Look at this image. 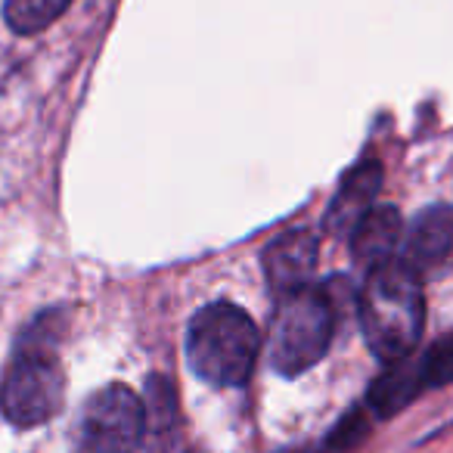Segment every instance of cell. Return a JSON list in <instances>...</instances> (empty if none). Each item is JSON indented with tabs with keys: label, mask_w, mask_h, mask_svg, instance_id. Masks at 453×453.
<instances>
[{
	"label": "cell",
	"mask_w": 453,
	"mask_h": 453,
	"mask_svg": "<svg viewBox=\"0 0 453 453\" xmlns=\"http://www.w3.org/2000/svg\"><path fill=\"white\" fill-rule=\"evenodd\" d=\"M410 364H413L416 382H419L422 395L434 388H444L453 382V333L441 335L438 342L426 348L422 354H410Z\"/></svg>",
	"instance_id": "obj_12"
},
{
	"label": "cell",
	"mask_w": 453,
	"mask_h": 453,
	"mask_svg": "<svg viewBox=\"0 0 453 453\" xmlns=\"http://www.w3.org/2000/svg\"><path fill=\"white\" fill-rule=\"evenodd\" d=\"M72 0H7L4 19L16 35H38L69 10Z\"/></svg>",
	"instance_id": "obj_11"
},
{
	"label": "cell",
	"mask_w": 453,
	"mask_h": 453,
	"mask_svg": "<svg viewBox=\"0 0 453 453\" xmlns=\"http://www.w3.org/2000/svg\"><path fill=\"white\" fill-rule=\"evenodd\" d=\"M59 317L44 314L28 326L7 364L0 382V413L10 426L35 428L50 422L63 410L65 376L57 357Z\"/></svg>",
	"instance_id": "obj_2"
},
{
	"label": "cell",
	"mask_w": 453,
	"mask_h": 453,
	"mask_svg": "<svg viewBox=\"0 0 453 453\" xmlns=\"http://www.w3.org/2000/svg\"><path fill=\"white\" fill-rule=\"evenodd\" d=\"M372 410L366 407H354L351 413L345 416V419H339V426L329 432L326 444H323V453H351L354 447H360L366 441V434H370L372 428Z\"/></svg>",
	"instance_id": "obj_13"
},
{
	"label": "cell",
	"mask_w": 453,
	"mask_h": 453,
	"mask_svg": "<svg viewBox=\"0 0 453 453\" xmlns=\"http://www.w3.org/2000/svg\"><path fill=\"white\" fill-rule=\"evenodd\" d=\"M146 441H150L152 453H165L177 441V391L165 376H152L146 382Z\"/></svg>",
	"instance_id": "obj_10"
},
{
	"label": "cell",
	"mask_w": 453,
	"mask_h": 453,
	"mask_svg": "<svg viewBox=\"0 0 453 453\" xmlns=\"http://www.w3.org/2000/svg\"><path fill=\"white\" fill-rule=\"evenodd\" d=\"M382 165L379 158H364L357 162L339 183V193L333 196L326 211V230L342 240H351L354 226L376 208V196L382 189Z\"/></svg>",
	"instance_id": "obj_7"
},
{
	"label": "cell",
	"mask_w": 453,
	"mask_h": 453,
	"mask_svg": "<svg viewBox=\"0 0 453 453\" xmlns=\"http://www.w3.org/2000/svg\"><path fill=\"white\" fill-rule=\"evenodd\" d=\"M403 236V220L395 205H376L351 234V255L360 267L372 271V267L385 265L395 258L397 246Z\"/></svg>",
	"instance_id": "obj_9"
},
{
	"label": "cell",
	"mask_w": 453,
	"mask_h": 453,
	"mask_svg": "<svg viewBox=\"0 0 453 453\" xmlns=\"http://www.w3.org/2000/svg\"><path fill=\"white\" fill-rule=\"evenodd\" d=\"M357 317L370 351L385 366L410 357L426 326V296L422 277L391 258L366 271V283L357 296Z\"/></svg>",
	"instance_id": "obj_1"
},
{
	"label": "cell",
	"mask_w": 453,
	"mask_h": 453,
	"mask_svg": "<svg viewBox=\"0 0 453 453\" xmlns=\"http://www.w3.org/2000/svg\"><path fill=\"white\" fill-rule=\"evenodd\" d=\"M403 265L422 280L453 267V208L428 205L416 214L403 242Z\"/></svg>",
	"instance_id": "obj_6"
},
{
	"label": "cell",
	"mask_w": 453,
	"mask_h": 453,
	"mask_svg": "<svg viewBox=\"0 0 453 453\" xmlns=\"http://www.w3.org/2000/svg\"><path fill=\"white\" fill-rule=\"evenodd\" d=\"M317 267V236L311 230H286L265 249L267 286L280 296L311 286Z\"/></svg>",
	"instance_id": "obj_8"
},
{
	"label": "cell",
	"mask_w": 453,
	"mask_h": 453,
	"mask_svg": "<svg viewBox=\"0 0 453 453\" xmlns=\"http://www.w3.org/2000/svg\"><path fill=\"white\" fill-rule=\"evenodd\" d=\"M335 333V298L320 286L280 296L271 323V364L280 376H302L326 357Z\"/></svg>",
	"instance_id": "obj_4"
},
{
	"label": "cell",
	"mask_w": 453,
	"mask_h": 453,
	"mask_svg": "<svg viewBox=\"0 0 453 453\" xmlns=\"http://www.w3.org/2000/svg\"><path fill=\"white\" fill-rule=\"evenodd\" d=\"M143 441V397L127 385H106L84 403L72 453H140Z\"/></svg>",
	"instance_id": "obj_5"
},
{
	"label": "cell",
	"mask_w": 453,
	"mask_h": 453,
	"mask_svg": "<svg viewBox=\"0 0 453 453\" xmlns=\"http://www.w3.org/2000/svg\"><path fill=\"white\" fill-rule=\"evenodd\" d=\"M292 453H304V450H292Z\"/></svg>",
	"instance_id": "obj_14"
},
{
	"label": "cell",
	"mask_w": 453,
	"mask_h": 453,
	"mask_svg": "<svg viewBox=\"0 0 453 453\" xmlns=\"http://www.w3.org/2000/svg\"><path fill=\"white\" fill-rule=\"evenodd\" d=\"M261 351L255 320L230 302H214L189 320L187 357L193 372L214 388H240L249 382Z\"/></svg>",
	"instance_id": "obj_3"
}]
</instances>
